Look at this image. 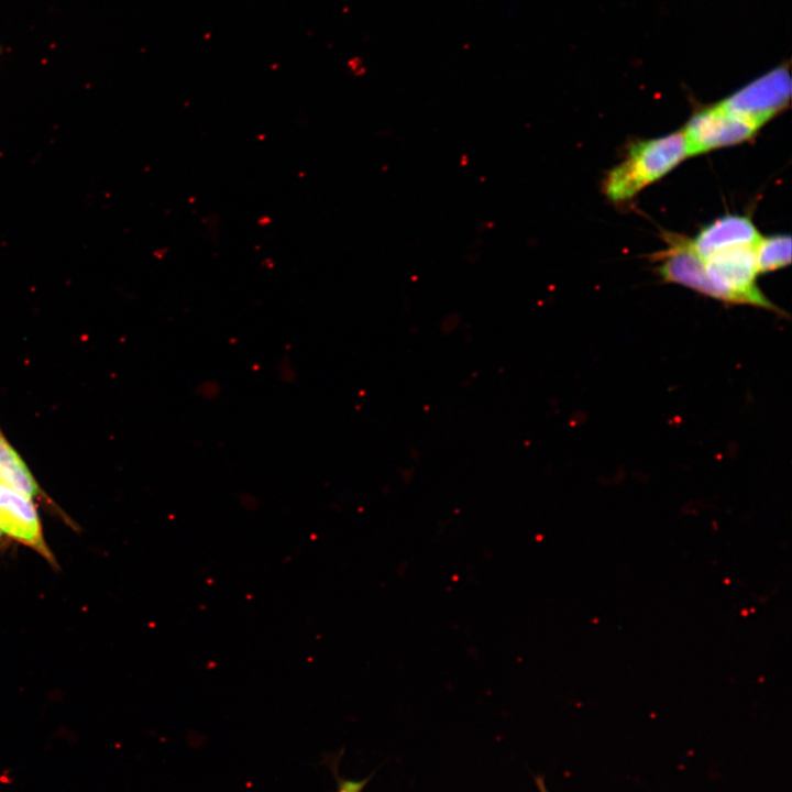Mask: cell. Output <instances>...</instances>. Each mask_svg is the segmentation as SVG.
I'll list each match as a JSON object with an SVG mask.
<instances>
[{
	"instance_id": "9",
	"label": "cell",
	"mask_w": 792,
	"mask_h": 792,
	"mask_svg": "<svg viewBox=\"0 0 792 792\" xmlns=\"http://www.w3.org/2000/svg\"><path fill=\"white\" fill-rule=\"evenodd\" d=\"M758 273H767L791 262V237L781 234L761 238L755 246Z\"/></svg>"
},
{
	"instance_id": "11",
	"label": "cell",
	"mask_w": 792,
	"mask_h": 792,
	"mask_svg": "<svg viewBox=\"0 0 792 792\" xmlns=\"http://www.w3.org/2000/svg\"><path fill=\"white\" fill-rule=\"evenodd\" d=\"M535 782L539 792H550L541 777L535 778Z\"/></svg>"
},
{
	"instance_id": "5",
	"label": "cell",
	"mask_w": 792,
	"mask_h": 792,
	"mask_svg": "<svg viewBox=\"0 0 792 792\" xmlns=\"http://www.w3.org/2000/svg\"><path fill=\"white\" fill-rule=\"evenodd\" d=\"M0 532L33 549L48 563L55 559L47 547L32 498L0 485Z\"/></svg>"
},
{
	"instance_id": "6",
	"label": "cell",
	"mask_w": 792,
	"mask_h": 792,
	"mask_svg": "<svg viewBox=\"0 0 792 792\" xmlns=\"http://www.w3.org/2000/svg\"><path fill=\"white\" fill-rule=\"evenodd\" d=\"M761 238L749 218L732 215L716 219L703 228L689 244L704 261L727 249L755 246Z\"/></svg>"
},
{
	"instance_id": "2",
	"label": "cell",
	"mask_w": 792,
	"mask_h": 792,
	"mask_svg": "<svg viewBox=\"0 0 792 792\" xmlns=\"http://www.w3.org/2000/svg\"><path fill=\"white\" fill-rule=\"evenodd\" d=\"M755 246H738L713 254L703 261L706 274L716 288L718 300L783 314L756 284L758 268Z\"/></svg>"
},
{
	"instance_id": "8",
	"label": "cell",
	"mask_w": 792,
	"mask_h": 792,
	"mask_svg": "<svg viewBox=\"0 0 792 792\" xmlns=\"http://www.w3.org/2000/svg\"><path fill=\"white\" fill-rule=\"evenodd\" d=\"M0 485L31 498L42 494L38 483L0 429Z\"/></svg>"
},
{
	"instance_id": "7",
	"label": "cell",
	"mask_w": 792,
	"mask_h": 792,
	"mask_svg": "<svg viewBox=\"0 0 792 792\" xmlns=\"http://www.w3.org/2000/svg\"><path fill=\"white\" fill-rule=\"evenodd\" d=\"M662 258L658 272L666 282L676 283L718 299L716 288L706 274L703 260L692 250L689 241H678Z\"/></svg>"
},
{
	"instance_id": "1",
	"label": "cell",
	"mask_w": 792,
	"mask_h": 792,
	"mask_svg": "<svg viewBox=\"0 0 792 792\" xmlns=\"http://www.w3.org/2000/svg\"><path fill=\"white\" fill-rule=\"evenodd\" d=\"M685 157L689 156L682 132L639 141L631 145L625 160L608 172L604 193L614 202L629 200Z\"/></svg>"
},
{
	"instance_id": "12",
	"label": "cell",
	"mask_w": 792,
	"mask_h": 792,
	"mask_svg": "<svg viewBox=\"0 0 792 792\" xmlns=\"http://www.w3.org/2000/svg\"><path fill=\"white\" fill-rule=\"evenodd\" d=\"M1 535H2V534L0 532V537H1Z\"/></svg>"
},
{
	"instance_id": "3",
	"label": "cell",
	"mask_w": 792,
	"mask_h": 792,
	"mask_svg": "<svg viewBox=\"0 0 792 792\" xmlns=\"http://www.w3.org/2000/svg\"><path fill=\"white\" fill-rule=\"evenodd\" d=\"M791 89L790 62L785 61L717 105L760 128L789 105Z\"/></svg>"
},
{
	"instance_id": "10",
	"label": "cell",
	"mask_w": 792,
	"mask_h": 792,
	"mask_svg": "<svg viewBox=\"0 0 792 792\" xmlns=\"http://www.w3.org/2000/svg\"><path fill=\"white\" fill-rule=\"evenodd\" d=\"M337 774V789L336 792H363L364 788L369 783L371 778L364 779H346L341 778Z\"/></svg>"
},
{
	"instance_id": "4",
	"label": "cell",
	"mask_w": 792,
	"mask_h": 792,
	"mask_svg": "<svg viewBox=\"0 0 792 792\" xmlns=\"http://www.w3.org/2000/svg\"><path fill=\"white\" fill-rule=\"evenodd\" d=\"M758 129L716 103L694 113L682 134L688 156H692L747 141Z\"/></svg>"
}]
</instances>
